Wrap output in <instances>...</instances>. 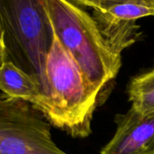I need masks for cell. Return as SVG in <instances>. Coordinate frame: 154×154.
Wrapping results in <instances>:
<instances>
[{"label": "cell", "instance_id": "obj_2", "mask_svg": "<svg viewBox=\"0 0 154 154\" xmlns=\"http://www.w3.org/2000/svg\"><path fill=\"white\" fill-rule=\"evenodd\" d=\"M53 31L99 94L117 76L122 54L105 41L92 14L67 0H45Z\"/></svg>", "mask_w": 154, "mask_h": 154}, {"label": "cell", "instance_id": "obj_9", "mask_svg": "<svg viewBox=\"0 0 154 154\" xmlns=\"http://www.w3.org/2000/svg\"><path fill=\"white\" fill-rule=\"evenodd\" d=\"M67 1L85 9L92 8V10H100L110 8L119 3L131 1V0H67ZM147 1L153 2V0H147Z\"/></svg>", "mask_w": 154, "mask_h": 154}, {"label": "cell", "instance_id": "obj_5", "mask_svg": "<svg viewBox=\"0 0 154 154\" xmlns=\"http://www.w3.org/2000/svg\"><path fill=\"white\" fill-rule=\"evenodd\" d=\"M103 36L118 54L135 44L141 35L137 20L154 16V3L147 0H131L110 8L93 10Z\"/></svg>", "mask_w": 154, "mask_h": 154}, {"label": "cell", "instance_id": "obj_3", "mask_svg": "<svg viewBox=\"0 0 154 154\" xmlns=\"http://www.w3.org/2000/svg\"><path fill=\"white\" fill-rule=\"evenodd\" d=\"M53 38L45 0H0V60L32 75L41 87L39 98L46 92L45 63Z\"/></svg>", "mask_w": 154, "mask_h": 154}, {"label": "cell", "instance_id": "obj_10", "mask_svg": "<svg viewBox=\"0 0 154 154\" xmlns=\"http://www.w3.org/2000/svg\"><path fill=\"white\" fill-rule=\"evenodd\" d=\"M153 2H154V0H153Z\"/></svg>", "mask_w": 154, "mask_h": 154}, {"label": "cell", "instance_id": "obj_4", "mask_svg": "<svg viewBox=\"0 0 154 154\" xmlns=\"http://www.w3.org/2000/svg\"><path fill=\"white\" fill-rule=\"evenodd\" d=\"M0 154H68L54 141L51 124L30 103L0 93Z\"/></svg>", "mask_w": 154, "mask_h": 154}, {"label": "cell", "instance_id": "obj_1", "mask_svg": "<svg viewBox=\"0 0 154 154\" xmlns=\"http://www.w3.org/2000/svg\"><path fill=\"white\" fill-rule=\"evenodd\" d=\"M45 94L34 106L50 124L72 137H88L100 94L54 33L45 63Z\"/></svg>", "mask_w": 154, "mask_h": 154}, {"label": "cell", "instance_id": "obj_8", "mask_svg": "<svg viewBox=\"0 0 154 154\" xmlns=\"http://www.w3.org/2000/svg\"><path fill=\"white\" fill-rule=\"evenodd\" d=\"M127 94L131 108L142 115L154 114V65L131 79Z\"/></svg>", "mask_w": 154, "mask_h": 154}, {"label": "cell", "instance_id": "obj_6", "mask_svg": "<svg viewBox=\"0 0 154 154\" xmlns=\"http://www.w3.org/2000/svg\"><path fill=\"white\" fill-rule=\"evenodd\" d=\"M117 128L101 154H154V114L142 115L133 108L116 118Z\"/></svg>", "mask_w": 154, "mask_h": 154}, {"label": "cell", "instance_id": "obj_7", "mask_svg": "<svg viewBox=\"0 0 154 154\" xmlns=\"http://www.w3.org/2000/svg\"><path fill=\"white\" fill-rule=\"evenodd\" d=\"M0 93L10 99L34 104L41 96V87L34 77L13 62L0 60Z\"/></svg>", "mask_w": 154, "mask_h": 154}]
</instances>
